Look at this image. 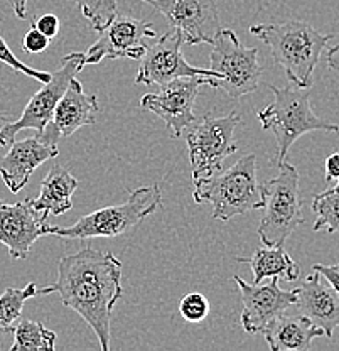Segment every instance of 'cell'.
<instances>
[{
  "label": "cell",
  "mask_w": 339,
  "mask_h": 351,
  "mask_svg": "<svg viewBox=\"0 0 339 351\" xmlns=\"http://www.w3.org/2000/svg\"><path fill=\"white\" fill-rule=\"evenodd\" d=\"M312 211L316 213L314 232H339V193H333L329 189L314 196L311 204Z\"/></svg>",
  "instance_id": "obj_24"
},
{
  "label": "cell",
  "mask_w": 339,
  "mask_h": 351,
  "mask_svg": "<svg viewBox=\"0 0 339 351\" xmlns=\"http://www.w3.org/2000/svg\"><path fill=\"white\" fill-rule=\"evenodd\" d=\"M60 294L63 306L78 313L93 329L103 351L110 350L112 311L123 294L122 262L112 252L83 248L58 262L56 282L38 295Z\"/></svg>",
  "instance_id": "obj_1"
},
{
  "label": "cell",
  "mask_w": 339,
  "mask_h": 351,
  "mask_svg": "<svg viewBox=\"0 0 339 351\" xmlns=\"http://www.w3.org/2000/svg\"><path fill=\"white\" fill-rule=\"evenodd\" d=\"M79 182L68 169L60 164H53L41 182V195L32 199V206L41 211L46 218L60 217L73 208V193Z\"/></svg>",
  "instance_id": "obj_20"
},
{
  "label": "cell",
  "mask_w": 339,
  "mask_h": 351,
  "mask_svg": "<svg viewBox=\"0 0 339 351\" xmlns=\"http://www.w3.org/2000/svg\"><path fill=\"white\" fill-rule=\"evenodd\" d=\"M329 191H333V193H339V179H338V182H336V186H334V188H331Z\"/></svg>",
  "instance_id": "obj_34"
},
{
  "label": "cell",
  "mask_w": 339,
  "mask_h": 351,
  "mask_svg": "<svg viewBox=\"0 0 339 351\" xmlns=\"http://www.w3.org/2000/svg\"><path fill=\"white\" fill-rule=\"evenodd\" d=\"M32 27L38 29L39 32L47 36L49 39L56 38L58 32H60V19H58L54 14H45V16L38 17L34 22H32Z\"/></svg>",
  "instance_id": "obj_29"
},
{
  "label": "cell",
  "mask_w": 339,
  "mask_h": 351,
  "mask_svg": "<svg viewBox=\"0 0 339 351\" xmlns=\"http://www.w3.org/2000/svg\"><path fill=\"white\" fill-rule=\"evenodd\" d=\"M192 199L198 204L210 203L213 218L221 221L262 210L264 199L257 179V157L253 154L243 156L223 173L194 181Z\"/></svg>",
  "instance_id": "obj_3"
},
{
  "label": "cell",
  "mask_w": 339,
  "mask_h": 351,
  "mask_svg": "<svg viewBox=\"0 0 339 351\" xmlns=\"http://www.w3.org/2000/svg\"><path fill=\"white\" fill-rule=\"evenodd\" d=\"M273 93V101L257 113L262 129L271 130L277 141L275 164L287 159L290 147L299 137L309 132H339V127L321 119L311 107L309 93L302 88H277L268 85Z\"/></svg>",
  "instance_id": "obj_4"
},
{
  "label": "cell",
  "mask_w": 339,
  "mask_h": 351,
  "mask_svg": "<svg viewBox=\"0 0 339 351\" xmlns=\"http://www.w3.org/2000/svg\"><path fill=\"white\" fill-rule=\"evenodd\" d=\"M100 112L97 95L85 93L76 78L69 82L66 91L58 101L53 117L41 135L36 138L47 145H58L61 137H69L85 125H93Z\"/></svg>",
  "instance_id": "obj_16"
},
{
  "label": "cell",
  "mask_w": 339,
  "mask_h": 351,
  "mask_svg": "<svg viewBox=\"0 0 339 351\" xmlns=\"http://www.w3.org/2000/svg\"><path fill=\"white\" fill-rule=\"evenodd\" d=\"M162 201L159 184L144 186L132 191L125 203L100 208L85 215L71 226H51L47 235H56L69 240H88L97 237L125 235L134 232L145 218L158 211Z\"/></svg>",
  "instance_id": "obj_5"
},
{
  "label": "cell",
  "mask_w": 339,
  "mask_h": 351,
  "mask_svg": "<svg viewBox=\"0 0 339 351\" xmlns=\"http://www.w3.org/2000/svg\"><path fill=\"white\" fill-rule=\"evenodd\" d=\"M10 5H12L14 14H16L17 19H25L27 17V2L29 0H9Z\"/></svg>",
  "instance_id": "obj_32"
},
{
  "label": "cell",
  "mask_w": 339,
  "mask_h": 351,
  "mask_svg": "<svg viewBox=\"0 0 339 351\" xmlns=\"http://www.w3.org/2000/svg\"><path fill=\"white\" fill-rule=\"evenodd\" d=\"M262 332L272 351H305L311 348L316 338L324 336L323 329L314 326L302 314L286 316V313L272 319Z\"/></svg>",
  "instance_id": "obj_19"
},
{
  "label": "cell",
  "mask_w": 339,
  "mask_h": 351,
  "mask_svg": "<svg viewBox=\"0 0 339 351\" xmlns=\"http://www.w3.org/2000/svg\"><path fill=\"white\" fill-rule=\"evenodd\" d=\"M324 171H326V181H338L339 179V152L331 154L324 164Z\"/></svg>",
  "instance_id": "obj_31"
},
{
  "label": "cell",
  "mask_w": 339,
  "mask_h": 351,
  "mask_svg": "<svg viewBox=\"0 0 339 351\" xmlns=\"http://www.w3.org/2000/svg\"><path fill=\"white\" fill-rule=\"evenodd\" d=\"M0 63L7 64L9 68H12L14 71L23 73V75L29 76V78L38 80V82H41L42 85H45L46 82H49V80H51V73L39 71V69L31 68V66L24 64L21 60H17L16 54L12 53V49H10L9 44L5 43V39H3L2 36H0Z\"/></svg>",
  "instance_id": "obj_27"
},
{
  "label": "cell",
  "mask_w": 339,
  "mask_h": 351,
  "mask_svg": "<svg viewBox=\"0 0 339 351\" xmlns=\"http://www.w3.org/2000/svg\"><path fill=\"white\" fill-rule=\"evenodd\" d=\"M98 39L88 47L85 54V66L98 64L101 60H118L130 58L140 60L152 39L158 38L154 24L136 19L130 16L116 14L108 25H105Z\"/></svg>",
  "instance_id": "obj_11"
},
{
  "label": "cell",
  "mask_w": 339,
  "mask_h": 351,
  "mask_svg": "<svg viewBox=\"0 0 339 351\" xmlns=\"http://www.w3.org/2000/svg\"><path fill=\"white\" fill-rule=\"evenodd\" d=\"M279 176L262 184L264 217L258 225V239L265 247H284L287 239L304 223L299 173L284 160Z\"/></svg>",
  "instance_id": "obj_6"
},
{
  "label": "cell",
  "mask_w": 339,
  "mask_h": 351,
  "mask_svg": "<svg viewBox=\"0 0 339 351\" xmlns=\"http://www.w3.org/2000/svg\"><path fill=\"white\" fill-rule=\"evenodd\" d=\"M0 120H2V122H9V119H7V115H3L2 112H0Z\"/></svg>",
  "instance_id": "obj_35"
},
{
  "label": "cell",
  "mask_w": 339,
  "mask_h": 351,
  "mask_svg": "<svg viewBox=\"0 0 339 351\" xmlns=\"http://www.w3.org/2000/svg\"><path fill=\"white\" fill-rule=\"evenodd\" d=\"M184 44L182 36L177 29H173L167 34L160 36L159 41L147 47L144 56L140 58V66L136 76L137 85H166L176 78H186V76H208L220 82L221 75L213 69L196 68L188 64L182 58L181 46Z\"/></svg>",
  "instance_id": "obj_12"
},
{
  "label": "cell",
  "mask_w": 339,
  "mask_h": 351,
  "mask_svg": "<svg viewBox=\"0 0 339 351\" xmlns=\"http://www.w3.org/2000/svg\"><path fill=\"white\" fill-rule=\"evenodd\" d=\"M14 341L9 346L10 351H29L46 350L54 351L56 345V332L47 329L42 323L31 319H19L14 326Z\"/></svg>",
  "instance_id": "obj_22"
},
{
  "label": "cell",
  "mask_w": 339,
  "mask_h": 351,
  "mask_svg": "<svg viewBox=\"0 0 339 351\" xmlns=\"http://www.w3.org/2000/svg\"><path fill=\"white\" fill-rule=\"evenodd\" d=\"M312 269L317 270L324 279L327 280L334 289L339 292V263L336 265H323V263H316L312 265Z\"/></svg>",
  "instance_id": "obj_30"
},
{
  "label": "cell",
  "mask_w": 339,
  "mask_h": 351,
  "mask_svg": "<svg viewBox=\"0 0 339 351\" xmlns=\"http://www.w3.org/2000/svg\"><path fill=\"white\" fill-rule=\"evenodd\" d=\"M218 88V80L208 76H186L162 85L158 93H145L140 107L158 115L171 132V137L179 138L189 123L194 122V101L201 86Z\"/></svg>",
  "instance_id": "obj_10"
},
{
  "label": "cell",
  "mask_w": 339,
  "mask_h": 351,
  "mask_svg": "<svg viewBox=\"0 0 339 351\" xmlns=\"http://www.w3.org/2000/svg\"><path fill=\"white\" fill-rule=\"evenodd\" d=\"M159 10L171 27L177 29L188 46L213 44L221 29L214 0H142Z\"/></svg>",
  "instance_id": "obj_13"
},
{
  "label": "cell",
  "mask_w": 339,
  "mask_h": 351,
  "mask_svg": "<svg viewBox=\"0 0 339 351\" xmlns=\"http://www.w3.org/2000/svg\"><path fill=\"white\" fill-rule=\"evenodd\" d=\"M49 43L51 39L47 38V36L42 34V32H39L38 29L31 25V29L25 32L23 38V49L29 54H41L47 49Z\"/></svg>",
  "instance_id": "obj_28"
},
{
  "label": "cell",
  "mask_w": 339,
  "mask_h": 351,
  "mask_svg": "<svg viewBox=\"0 0 339 351\" xmlns=\"http://www.w3.org/2000/svg\"><path fill=\"white\" fill-rule=\"evenodd\" d=\"M93 31H101L116 16V0H73Z\"/></svg>",
  "instance_id": "obj_25"
},
{
  "label": "cell",
  "mask_w": 339,
  "mask_h": 351,
  "mask_svg": "<svg viewBox=\"0 0 339 351\" xmlns=\"http://www.w3.org/2000/svg\"><path fill=\"white\" fill-rule=\"evenodd\" d=\"M179 313L182 319L188 321V323H201V321L206 319L208 314H210V301H208L206 295H203L201 292L186 294L181 299Z\"/></svg>",
  "instance_id": "obj_26"
},
{
  "label": "cell",
  "mask_w": 339,
  "mask_h": 351,
  "mask_svg": "<svg viewBox=\"0 0 339 351\" xmlns=\"http://www.w3.org/2000/svg\"><path fill=\"white\" fill-rule=\"evenodd\" d=\"M250 32L267 44L275 63L286 71L287 80L302 90L312 86V75L321 54L333 39L331 34H321L302 21L257 24L251 25Z\"/></svg>",
  "instance_id": "obj_2"
},
{
  "label": "cell",
  "mask_w": 339,
  "mask_h": 351,
  "mask_svg": "<svg viewBox=\"0 0 339 351\" xmlns=\"http://www.w3.org/2000/svg\"><path fill=\"white\" fill-rule=\"evenodd\" d=\"M326 61L331 69H334V71L339 73V44H336V46L331 47V49L327 51Z\"/></svg>",
  "instance_id": "obj_33"
},
{
  "label": "cell",
  "mask_w": 339,
  "mask_h": 351,
  "mask_svg": "<svg viewBox=\"0 0 339 351\" xmlns=\"http://www.w3.org/2000/svg\"><path fill=\"white\" fill-rule=\"evenodd\" d=\"M271 282L262 285L249 284L240 276L233 277V280L238 285L243 302L240 321H242L243 329L250 335L264 331V328L272 319L295 306V301H297V289L282 291L279 287V277H271Z\"/></svg>",
  "instance_id": "obj_14"
},
{
  "label": "cell",
  "mask_w": 339,
  "mask_h": 351,
  "mask_svg": "<svg viewBox=\"0 0 339 351\" xmlns=\"http://www.w3.org/2000/svg\"><path fill=\"white\" fill-rule=\"evenodd\" d=\"M38 295V287L34 282L27 284L24 289L9 287L0 295V339L7 332H12L14 326L23 317L25 301Z\"/></svg>",
  "instance_id": "obj_23"
},
{
  "label": "cell",
  "mask_w": 339,
  "mask_h": 351,
  "mask_svg": "<svg viewBox=\"0 0 339 351\" xmlns=\"http://www.w3.org/2000/svg\"><path fill=\"white\" fill-rule=\"evenodd\" d=\"M83 68H85V54L83 53H69L68 56H64L61 60L60 68L51 73L49 82H46L38 93L32 95V98L23 110V115L16 122H7L0 129V147L9 145L16 138V135L24 129L36 130V137L41 135L53 117L58 101L66 91L69 82L76 78V75Z\"/></svg>",
  "instance_id": "obj_9"
},
{
  "label": "cell",
  "mask_w": 339,
  "mask_h": 351,
  "mask_svg": "<svg viewBox=\"0 0 339 351\" xmlns=\"http://www.w3.org/2000/svg\"><path fill=\"white\" fill-rule=\"evenodd\" d=\"M210 69L221 75L218 88H223L231 98H242L257 90L262 76L258 51L243 46L229 29H220L214 36Z\"/></svg>",
  "instance_id": "obj_8"
},
{
  "label": "cell",
  "mask_w": 339,
  "mask_h": 351,
  "mask_svg": "<svg viewBox=\"0 0 339 351\" xmlns=\"http://www.w3.org/2000/svg\"><path fill=\"white\" fill-rule=\"evenodd\" d=\"M236 262L249 263L253 274V284H260L267 277H279L287 282H295L301 276V269L284 247L258 248L250 258L238 257Z\"/></svg>",
  "instance_id": "obj_21"
},
{
  "label": "cell",
  "mask_w": 339,
  "mask_h": 351,
  "mask_svg": "<svg viewBox=\"0 0 339 351\" xmlns=\"http://www.w3.org/2000/svg\"><path fill=\"white\" fill-rule=\"evenodd\" d=\"M240 123V113L229 112L225 117L204 115L186 127L182 135L188 144L192 181L220 173L225 159L238 151L235 129Z\"/></svg>",
  "instance_id": "obj_7"
},
{
  "label": "cell",
  "mask_w": 339,
  "mask_h": 351,
  "mask_svg": "<svg viewBox=\"0 0 339 351\" xmlns=\"http://www.w3.org/2000/svg\"><path fill=\"white\" fill-rule=\"evenodd\" d=\"M299 314L324 331L326 338H333L339 328V292L317 270L312 269L297 287Z\"/></svg>",
  "instance_id": "obj_17"
},
{
  "label": "cell",
  "mask_w": 339,
  "mask_h": 351,
  "mask_svg": "<svg viewBox=\"0 0 339 351\" xmlns=\"http://www.w3.org/2000/svg\"><path fill=\"white\" fill-rule=\"evenodd\" d=\"M10 149L5 156L0 157V176L12 195L21 193L32 173L41 164L51 159H56L58 145L42 144L39 138H24V141H12Z\"/></svg>",
  "instance_id": "obj_18"
},
{
  "label": "cell",
  "mask_w": 339,
  "mask_h": 351,
  "mask_svg": "<svg viewBox=\"0 0 339 351\" xmlns=\"http://www.w3.org/2000/svg\"><path fill=\"white\" fill-rule=\"evenodd\" d=\"M41 211L32 206V199L5 203L0 199V243L5 245L10 257L25 258L36 240L47 235L49 225Z\"/></svg>",
  "instance_id": "obj_15"
}]
</instances>
